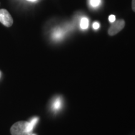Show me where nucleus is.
Wrapping results in <instances>:
<instances>
[{
  "label": "nucleus",
  "instance_id": "1",
  "mask_svg": "<svg viewBox=\"0 0 135 135\" xmlns=\"http://www.w3.org/2000/svg\"><path fill=\"white\" fill-rule=\"evenodd\" d=\"M34 127L28 121H18L11 126V133L12 135H31Z\"/></svg>",
  "mask_w": 135,
  "mask_h": 135
},
{
  "label": "nucleus",
  "instance_id": "2",
  "mask_svg": "<svg viewBox=\"0 0 135 135\" xmlns=\"http://www.w3.org/2000/svg\"><path fill=\"white\" fill-rule=\"evenodd\" d=\"M125 26V21L124 20H115L112 25L109 27L108 31L109 36H114L116 34L120 32Z\"/></svg>",
  "mask_w": 135,
  "mask_h": 135
},
{
  "label": "nucleus",
  "instance_id": "3",
  "mask_svg": "<svg viewBox=\"0 0 135 135\" xmlns=\"http://www.w3.org/2000/svg\"><path fill=\"white\" fill-rule=\"evenodd\" d=\"M0 23L6 27H11L13 24V19L6 9H0Z\"/></svg>",
  "mask_w": 135,
  "mask_h": 135
},
{
  "label": "nucleus",
  "instance_id": "4",
  "mask_svg": "<svg viewBox=\"0 0 135 135\" xmlns=\"http://www.w3.org/2000/svg\"><path fill=\"white\" fill-rule=\"evenodd\" d=\"M62 106V100L60 97L56 98L55 100L53 101V104H52V108L53 110L58 111L61 108Z\"/></svg>",
  "mask_w": 135,
  "mask_h": 135
},
{
  "label": "nucleus",
  "instance_id": "5",
  "mask_svg": "<svg viewBox=\"0 0 135 135\" xmlns=\"http://www.w3.org/2000/svg\"><path fill=\"white\" fill-rule=\"evenodd\" d=\"M89 25V21L86 18H83L81 20V23H80V26L83 30H86L87 29Z\"/></svg>",
  "mask_w": 135,
  "mask_h": 135
},
{
  "label": "nucleus",
  "instance_id": "6",
  "mask_svg": "<svg viewBox=\"0 0 135 135\" xmlns=\"http://www.w3.org/2000/svg\"><path fill=\"white\" fill-rule=\"evenodd\" d=\"M101 3V0H90V4L93 7H97L99 6Z\"/></svg>",
  "mask_w": 135,
  "mask_h": 135
},
{
  "label": "nucleus",
  "instance_id": "7",
  "mask_svg": "<svg viewBox=\"0 0 135 135\" xmlns=\"http://www.w3.org/2000/svg\"><path fill=\"white\" fill-rule=\"evenodd\" d=\"M38 121V118L37 117H35L33 118H32L31 119V121H30V123L31 124V125L33 126V127H35V126L36 125V124L37 123V122Z\"/></svg>",
  "mask_w": 135,
  "mask_h": 135
},
{
  "label": "nucleus",
  "instance_id": "8",
  "mask_svg": "<svg viewBox=\"0 0 135 135\" xmlns=\"http://www.w3.org/2000/svg\"><path fill=\"white\" fill-rule=\"evenodd\" d=\"M115 20H116V17L114 15H111L109 16V22H111V23H113Z\"/></svg>",
  "mask_w": 135,
  "mask_h": 135
},
{
  "label": "nucleus",
  "instance_id": "9",
  "mask_svg": "<svg viewBox=\"0 0 135 135\" xmlns=\"http://www.w3.org/2000/svg\"><path fill=\"white\" fill-rule=\"evenodd\" d=\"M93 28L94 30H98L99 28V24L98 22H94L93 24Z\"/></svg>",
  "mask_w": 135,
  "mask_h": 135
},
{
  "label": "nucleus",
  "instance_id": "10",
  "mask_svg": "<svg viewBox=\"0 0 135 135\" xmlns=\"http://www.w3.org/2000/svg\"><path fill=\"white\" fill-rule=\"evenodd\" d=\"M131 6H132L133 11L135 12V0H132V4H131Z\"/></svg>",
  "mask_w": 135,
  "mask_h": 135
},
{
  "label": "nucleus",
  "instance_id": "11",
  "mask_svg": "<svg viewBox=\"0 0 135 135\" xmlns=\"http://www.w3.org/2000/svg\"><path fill=\"white\" fill-rule=\"evenodd\" d=\"M28 1H36V0H28Z\"/></svg>",
  "mask_w": 135,
  "mask_h": 135
}]
</instances>
